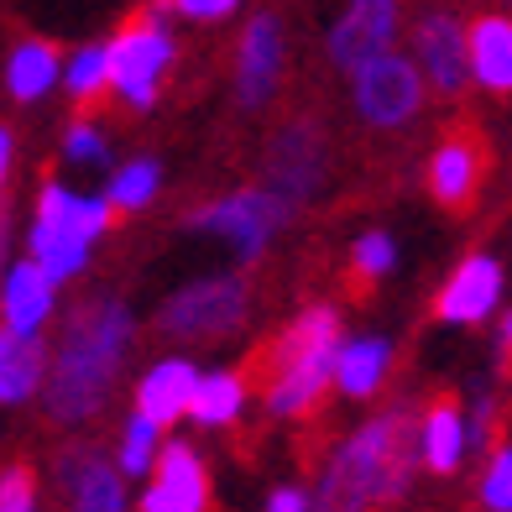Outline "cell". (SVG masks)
<instances>
[{
	"instance_id": "obj_20",
	"label": "cell",
	"mask_w": 512,
	"mask_h": 512,
	"mask_svg": "<svg viewBox=\"0 0 512 512\" xmlns=\"http://www.w3.org/2000/svg\"><path fill=\"white\" fill-rule=\"evenodd\" d=\"M42 371H48V345L37 335H11L0 324V408H16L42 392Z\"/></svg>"
},
{
	"instance_id": "obj_7",
	"label": "cell",
	"mask_w": 512,
	"mask_h": 512,
	"mask_svg": "<svg viewBox=\"0 0 512 512\" xmlns=\"http://www.w3.org/2000/svg\"><path fill=\"white\" fill-rule=\"evenodd\" d=\"M351 95H356V115L377 131H398L408 126L418 105H424V74L418 63L403 53H377L361 68H351Z\"/></svg>"
},
{
	"instance_id": "obj_33",
	"label": "cell",
	"mask_w": 512,
	"mask_h": 512,
	"mask_svg": "<svg viewBox=\"0 0 512 512\" xmlns=\"http://www.w3.org/2000/svg\"><path fill=\"white\" fill-rule=\"evenodd\" d=\"M267 512H309V492H298V486H277L267 497Z\"/></svg>"
},
{
	"instance_id": "obj_13",
	"label": "cell",
	"mask_w": 512,
	"mask_h": 512,
	"mask_svg": "<svg viewBox=\"0 0 512 512\" xmlns=\"http://www.w3.org/2000/svg\"><path fill=\"white\" fill-rule=\"evenodd\" d=\"M58 492H63V512H126V476L100 450H63Z\"/></svg>"
},
{
	"instance_id": "obj_25",
	"label": "cell",
	"mask_w": 512,
	"mask_h": 512,
	"mask_svg": "<svg viewBox=\"0 0 512 512\" xmlns=\"http://www.w3.org/2000/svg\"><path fill=\"white\" fill-rule=\"evenodd\" d=\"M58 84H63L74 100H95V95H105V89H110V48H105V42H84L79 53H68Z\"/></svg>"
},
{
	"instance_id": "obj_8",
	"label": "cell",
	"mask_w": 512,
	"mask_h": 512,
	"mask_svg": "<svg viewBox=\"0 0 512 512\" xmlns=\"http://www.w3.org/2000/svg\"><path fill=\"white\" fill-rule=\"evenodd\" d=\"M288 220H293V209L277 199L272 189H262V183H256V189H236V194L209 199L199 215H194L199 230L230 241L236 262H256V256L272 246V236H277V230H283Z\"/></svg>"
},
{
	"instance_id": "obj_21",
	"label": "cell",
	"mask_w": 512,
	"mask_h": 512,
	"mask_svg": "<svg viewBox=\"0 0 512 512\" xmlns=\"http://www.w3.org/2000/svg\"><path fill=\"white\" fill-rule=\"evenodd\" d=\"M387 366H392V345H387L382 335L340 340V345H335V371H330V382L345 392V398H371V392L387 382Z\"/></svg>"
},
{
	"instance_id": "obj_4",
	"label": "cell",
	"mask_w": 512,
	"mask_h": 512,
	"mask_svg": "<svg viewBox=\"0 0 512 512\" xmlns=\"http://www.w3.org/2000/svg\"><path fill=\"white\" fill-rule=\"evenodd\" d=\"M335 345H340V319L335 309H304L272 351V377H267V413L272 418H304L335 371Z\"/></svg>"
},
{
	"instance_id": "obj_31",
	"label": "cell",
	"mask_w": 512,
	"mask_h": 512,
	"mask_svg": "<svg viewBox=\"0 0 512 512\" xmlns=\"http://www.w3.org/2000/svg\"><path fill=\"white\" fill-rule=\"evenodd\" d=\"M481 502L492 512H512V445H502L492 455V471L481 481Z\"/></svg>"
},
{
	"instance_id": "obj_15",
	"label": "cell",
	"mask_w": 512,
	"mask_h": 512,
	"mask_svg": "<svg viewBox=\"0 0 512 512\" xmlns=\"http://www.w3.org/2000/svg\"><path fill=\"white\" fill-rule=\"evenodd\" d=\"M413 53H418V74H424L439 95H460L471 84L465 68V27L450 11H429L413 32Z\"/></svg>"
},
{
	"instance_id": "obj_18",
	"label": "cell",
	"mask_w": 512,
	"mask_h": 512,
	"mask_svg": "<svg viewBox=\"0 0 512 512\" xmlns=\"http://www.w3.org/2000/svg\"><path fill=\"white\" fill-rule=\"evenodd\" d=\"M194 387H199V366L189 356H162L157 366L142 371V382H136V413L152 418L157 429H173L178 418H189Z\"/></svg>"
},
{
	"instance_id": "obj_17",
	"label": "cell",
	"mask_w": 512,
	"mask_h": 512,
	"mask_svg": "<svg viewBox=\"0 0 512 512\" xmlns=\"http://www.w3.org/2000/svg\"><path fill=\"white\" fill-rule=\"evenodd\" d=\"M497 298H502V267L492 262V256H465V262L455 267V277L439 288L434 314L445 324H481L497 309Z\"/></svg>"
},
{
	"instance_id": "obj_35",
	"label": "cell",
	"mask_w": 512,
	"mask_h": 512,
	"mask_svg": "<svg viewBox=\"0 0 512 512\" xmlns=\"http://www.w3.org/2000/svg\"><path fill=\"white\" fill-rule=\"evenodd\" d=\"M507 356H512V314H507Z\"/></svg>"
},
{
	"instance_id": "obj_19",
	"label": "cell",
	"mask_w": 512,
	"mask_h": 512,
	"mask_svg": "<svg viewBox=\"0 0 512 512\" xmlns=\"http://www.w3.org/2000/svg\"><path fill=\"white\" fill-rule=\"evenodd\" d=\"M465 68L481 89L512 95V16H476L465 27Z\"/></svg>"
},
{
	"instance_id": "obj_10",
	"label": "cell",
	"mask_w": 512,
	"mask_h": 512,
	"mask_svg": "<svg viewBox=\"0 0 512 512\" xmlns=\"http://www.w3.org/2000/svg\"><path fill=\"white\" fill-rule=\"evenodd\" d=\"M142 512H209V476L194 445L168 439L147 471Z\"/></svg>"
},
{
	"instance_id": "obj_27",
	"label": "cell",
	"mask_w": 512,
	"mask_h": 512,
	"mask_svg": "<svg viewBox=\"0 0 512 512\" xmlns=\"http://www.w3.org/2000/svg\"><path fill=\"white\" fill-rule=\"evenodd\" d=\"M157 450H162V429L152 424V418L131 413L126 429H121V445H115V471H121L126 481H131V476H147L152 460H157Z\"/></svg>"
},
{
	"instance_id": "obj_34",
	"label": "cell",
	"mask_w": 512,
	"mask_h": 512,
	"mask_svg": "<svg viewBox=\"0 0 512 512\" xmlns=\"http://www.w3.org/2000/svg\"><path fill=\"white\" fill-rule=\"evenodd\" d=\"M11 152H16V142H11V131L0 126V189H6V178H11Z\"/></svg>"
},
{
	"instance_id": "obj_6",
	"label": "cell",
	"mask_w": 512,
	"mask_h": 512,
	"mask_svg": "<svg viewBox=\"0 0 512 512\" xmlns=\"http://www.w3.org/2000/svg\"><path fill=\"white\" fill-rule=\"evenodd\" d=\"M168 11H173L168 0H157L142 21H131L115 42H105L110 48V89H115V100L131 105V110H152L157 84L173 68V32H168V21H162Z\"/></svg>"
},
{
	"instance_id": "obj_22",
	"label": "cell",
	"mask_w": 512,
	"mask_h": 512,
	"mask_svg": "<svg viewBox=\"0 0 512 512\" xmlns=\"http://www.w3.org/2000/svg\"><path fill=\"white\" fill-rule=\"evenodd\" d=\"M418 455L434 476H450L465 455V418L455 398H434L429 413L418 418Z\"/></svg>"
},
{
	"instance_id": "obj_2",
	"label": "cell",
	"mask_w": 512,
	"mask_h": 512,
	"mask_svg": "<svg viewBox=\"0 0 512 512\" xmlns=\"http://www.w3.org/2000/svg\"><path fill=\"white\" fill-rule=\"evenodd\" d=\"M413 460L418 418L408 408H387L335 450V460L319 476V492L309 497V512H371L382 502H398Z\"/></svg>"
},
{
	"instance_id": "obj_26",
	"label": "cell",
	"mask_w": 512,
	"mask_h": 512,
	"mask_svg": "<svg viewBox=\"0 0 512 512\" xmlns=\"http://www.w3.org/2000/svg\"><path fill=\"white\" fill-rule=\"evenodd\" d=\"M157 183H162V168H157L152 157H136V162H126V168H115V173H110L105 199H110V209H126V215H136V209H147V204H152Z\"/></svg>"
},
{
	"instance_id": "obj_30",
	"label": "cell",
	"mask_w": 512,
	"mask_h": 512,
	"mask_svg": "<svg viewBox=\"0 0 512 512\" xmlns=\"http://www.w3.org/2000/svg\"><path fill=\"white\" fill-rule=\"evenodd\" d=\"M0 512H37V476L32 465L0 471Z\"/></svg>"
},
{
	"instance_id": "obj_1",
	"label": "cell",
	"mask_w": 512,
	"mask_h": 512,
	"mask_svg": "<svg viewBox=\"0 0 512 512\" xmlns=\"http://www.w3.org/2000/svg\"><path fill=\"white\" fill-rule=\"evenodd\" d=\"M131 335L136 324L121 298L100 293L89 304H74L58 345L48 351V371H42V408H48L53 424L84 429L105 413L115 382H121Z\"/></svg>"
},
{
	"instance_id": "obj_16",
	"label": "cell",
	"mask_w": 512,
	"mask_h": 512,
	"mask_svg": "<svg viewBox=\"0 0 512 512\" xmlns=\"http://www.w3.org/2000/svg\"><path fill=\"white\" fill-rule=\"evenodd\" d=\"M53 304H58V283L32 256L6 267V277H0V324L11 335H42V324L53 319Z\"/></svg>"
},
{
	"instance_id": "obj_24",
	"label": "cell",
	"mask_w": 512,
	"mask_h": 512,
	"mask_svg": "<svg viewBox=\"0 0 512 512\" xmlns=\"http://www.w3.org/2000/svg\"><path fill=\"white\" fill-rule=\"evenodd\" d=\"M246 408V382L236 377V371H199V387H194V398H189V418L199 429H225V424H236Z\"/></svg>"
},
{
	"instance_id": "obj_11",
	"label": "cell",
	"mask_w": 512,
	"mask_h": 512,
	"mask_svg": "<svg viewBox=\"0 0 512 512\" xmlns=\"http://www.w3.org/2000/svg\"><path fill=\"white\" fill-rule=\"evenodd\" d=\"M481 178H486V142H481V131H471V126L450 131L445 142L434 147V157H429V194L460 215V209L476 204Z\"/></svg>"
},
{
	"instance_id": "obj_5",
	"label": "cell",
	"mask_w": 512,
	"mask_h": 512,
	"mask_svg": "<svg viewBox=\"0 0 512 512\" xmlns=\"http://www.w3.org/2000/svg\"><path fill=\"white\" fill-rule=\"evenodd\" d=\"M251 293L241 272H215L199 277V283L178 288L168 304L157 309V330L178 340V345H204V340H225L246 324Z\"/></svg>"
},
{
	"instance_id": "obj_28",
	"label": "cell",
	"mask_w": 512,
	"mask_h": 512,
	"mask_svg": "<svg viewBox=\"0 0 512 512\" xmlns=\"http://www.w3.org/2000/svg\"><path fill=\"white\" fill-rule=\"evenodd\" d=\"M392 262H398V246H392L387 230H366V236L356 241V251H351V267H356V283L361 288H371L377 277H387Z\"/></svg>"
},
{
	"instance_id": "obj_9",
	"label": "cell",
	"mask_w": 512,
	"mask_h": 512,
	"mask_svg": "<svg viewBox=\"0 0 512 512\" xmlns=\"http://www.w3.org/2000/svg\"><path fill=\"white\" fill-rule=\"evenodd\" d=\"M267 183L262 189H272L277 199H283L293 215L314 199L319 178H324V142H319V126L314 121H288L283 131L272 136L267 147Z\"/></svg>"
},
{
	"instance_id": "obj_3",
	"label": "cell",
	"mask_w": 512,
	"mask_h": 512,
	"mask_svg": "<svg viewBox=\"0 0 512 512\" xmlns=\"http://www.w3.org/2000/svg\"><path fill=\"white\" fill-rule=\"evenodd\" d=\"M110 199L100 194H74L68 183H48L37 194V220L27 230V256L53 277V283H74V277L89 267L100 236L110 230Z\"/></svg>"
},
{
	"instance_id": "obj_29",
	"label": "cell",
	"mask_w": 512,
	"mask_h": 512,
	"mask_svg": "<svg viewBox=\"0 0 512 512\" xmlns=\"http://www.w3.org/2000/svg\"><path fill=\"white\" fill-rule=\"evenodd\" d=\"M63 157H68V162H79V168H110V142H105V131H100V126H89V121L68 126V136H63Z\"/></svg>"
},
{
	"instance_id": "obj_36",
	"label": "cell",
	"mask_w": 512,
	"mask_h": 512,
	"mask_svg": "<svg viewBox=\"0 0 512 512\" xmlns=\"http://www.w3.org/2000/svg\"><path fill=\"white\" fill-rule=\"evenodd\" d=\"M507 6H512V0H507Z\"/></svg>"
},
{
	"instance_id": "obj_32",
	"label": "cell",
	"mask_w": 512,
	"mask_h": 512,
	"mask_svg": "<svg viewBox=\"0 0 512 512\" xmlns=\"http://www.w3.org/2000/svg\"><path fill=\"white\" fill-rule=\"evenodd\" d=\"M168 6L189 21H225V16H236L241 0H168Z\"/></svg>"
},
{
	"instance_id": "obj_23",
	"label": "cell",
	"mask_w": 512,
	"mask_h": 512,
	"mask_svg": "<svg viewBox=\"0 0 512 512\" xmlns=\"http://www.w3.org/2000/svg\"><path fill=\"white\" fill-rule=\"evenodd\" d=\"M58 74H63V53L53 48V42H42V37L16 42L11 58H6V89H11L16 105L42 100L58 84Z\"/></svg>"
},
{
	"instance_id": "obj_14",
	"label": "cell",
	"mask_w": 512,
	"mask_h": 512,
	"mask_svg": "<svg viewBox=\"0 0 512 512\" xmlns=\"http://www.w3.org/2000/svg\"><path fill=\"white\" fill-rule=\"evenodd\" d=\"M277 79H283V27L277 16L262 11L251 16V27L241 32V53H236V95L246 110H262L277 95Z\"/></svg>"
},
{
	"instance_id": "obj_12",
	"label": "cell",
	"mask_w": 512,
	"mask_h": 512,
	"mask_svg": "<svg viewBox=\"0 0 512 512\" xmlns=\"http://www.w3.org/2000/svg\"><path fill=\"white\" fill-rule=\"evenodd\" d=\"M398 0H345V16L330 27V58L335 68H361L366 58H377L398 37Z\"/></svg>"
}]
</instances>
